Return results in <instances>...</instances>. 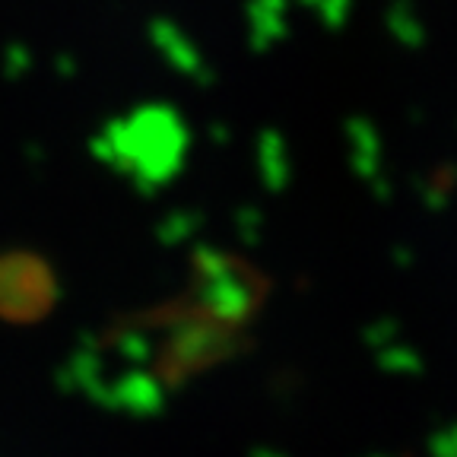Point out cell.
<instances>
[{
    "label": "cell",
    "instance_id": "1",
    "mask_svg": "<svg viewBox=\"0 0 457 457\" xmlns=\"http://www.w3.org/2000/svg\"><path fill=\"white\" fill-rule=\"evenodd\" d=\"M32 264L36 261H20V264H0V283H7V279H26V299H13L10 289H0V312H10V314H20V318H32L45 308L48 302V277L45 270L38 267L36 277H32ZM16 289H22V283H16Z\"/></svg>",
    "mask_w": 457,
    "mask_h": 457
}]
</instances>
